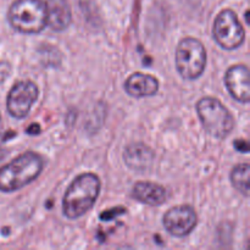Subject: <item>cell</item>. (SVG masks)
<instances>
[{
  "label": "cell",
  "mask_w": 250,
  "mask_h": 250,
  "mask_svg": "<svg viewBox=\"0 0 250 250\" xmlns=\"http://www.w3.org/2000/svg\"><path fill=\"white\" fill-rule=\"evenodd\" d=\"M27 132H28L29 134H38L39 132H41V127H39L38 124H33L27 128Z\"/></svg>",
  "instance_id": "17"
},
{
  "label": "cell",
  "mask_w": 250,
  "mask_h": 250,
  "mask_svg": "<svg viewBox=\"0 0 250 250\" xmlns=\"http://www.w3.org/2000/svg\"><path fill=\"white\" fill-rule=\"evenodd\" d=\"M160 83L154 76L148 73L134 72L125 81L124 89L129 97L148 98L153 97L159 92Z\"/></svg>",
  "instance_id": "11"
},
{
  "label": "cell",
  "mask_w": 250,
  "mask_h": 250,
  "mask_svg": "<svg viewBox=\"0 0 250 250\" xmlns=\"http://www.w3.org/2000/svg\"><path fill=\"white\" fill-rule=\"evenodd\" d=\"M124 161L131 170L136 172H144L153 165V149L144 143H132L124 150Z\"/></svg>",
  "instance_id": "12"
},
{
  "label": "cell",
  "mask_w": 250,
  "mask_h": 250,
  "mask_svg": "<svg viewBox=\"0 0 250 250\" xmlns=\"http://www.w3.org/2000/svg\"><path fill=\"white\" fill-rule=\"evenodd\" d=\"M48 26L55 32H62L72 22V12L67 0H46Z\"/></svg>",
  "instance_id": "13"
},
{
  "label": "cell",
  "mask_w": 250,
  "mask_h": 250,
  "mask_svg": "<svg viewBox=\"0 0 250 250\" xmlns=\"http://www.w3.org/2000/svg\"><path fill=\"white\" fill-rule=\"evenodd\" d=\"M208 62V54L204 44L197 38L187 37L176 48V70L187 81L198 80L204 73Z\"/></svg>",
  "instance_id": "5"
},
{
  "label": "cell",
  "mask_w": 250,
  "mask_h": 250,
  "mask_svg": "<svg viewBox=\"0 0 250 250\" xmlns=\"http://www.w3.org/2000/svg\"><path fill=\"white\" fill-rule=\"evenodd\" d=\"M45 160L34 151H26L0 167V192L14 193L31 185L43 172Z\"/></svg>",
  "instance_id": "2"
},
{
  "label": "cell",
  "mask_w": 250,
  "mask_h": 250,
  "mask_svg": "<svg viewBox=\"0 0 250 250\" xmlns=\"http://www.w3.org/2000/svg\"><path fill=\"white\" fill-rule=\"evenodd\" d=\"M102 190V181L93 172L75 177L62 198V214L68 220H77L87 214L97 203Z\"/></svg>",
  "instance_id": "1"
},
{
  "label": "cell",
  "mask_w": 250,
  "mask_h": 250,
  "mask_svg": "<svg viewBox=\"0 0 250 250\" xmlns=\"http://www.w3.org/2000/svg\"><path fill=\"white\" fill-rule=\"evenodd\" d=\"M195 109L202 126L210 136L217 139H225L233 131V116L217 98H202L198 100Z\"/></svg>",
  "instance_id": "4"
},
{
  "label": "cell",
  "mask_w": 250,
  "mask_h": 250,
  "mask_svg": "<svg viewBox=\"0 0 250 250\" xmlns=\"http://www.w3.org/2000/svg\"><path fill=\"white\" fill-rule=\"evenodd\" d=\"M234 148H236L237 150L241 151V153H243V154L249 153L248 142L243 141V139H241V141H239V139H236V141H234Z\"/></svg>",
  "instance_id": "16"
},
{
  "label": "cell",
  "mask_w": 250,
  "mask_h": 250,
  "mask_svg": "<svg viewBox=\"0 0 250 250\" xmlns=\"http://www.w3.org/2000/svg\"><path fill=\"white\" fill-rule=\"evenodd\" d=\"M249 175L250 166L248 163L238 164L232 168L231 173H229V181H231L233 188L244 197L249 195Z\"/></svg>",
  "instance_id": "14"
},
{
  "label": "cell",
  "mask_w": 250,
  "mask_h": 250,
  "mask_svg": "<svg viewBox=\"0 0 250 250\" xmlns=\"http://www.w3.org/2000/svg\"><path fill=\"white\" fill-rule=\"evenodd\" d=\"M2 133V119H1V115H0V136Z\"/></svg>",
  "instance_id": "18"
},
{
  "label": "cell",
  "mask_w": 250,
  "mask_h": 250,
  "mask_svg": "<svg viewBox=\"0 0 250 250\" xmlns=\"http://www.w3.org/2000/svg\"><path fill=\"white\" fill-rule=\"evenodd\" d=\"M39 97V88L33 81H19L12 85L6 98V110L14 119L22 120L28 116L29 111Z\"/></svg>",
  "instance_id": "7"
},
{
  "label": "cell",
  "mask_w": 250,
  "mask_h": 250,
  "mask_svg": "<svg viewBox=\"0 0 250 250\" xmlns=\"http://www.w3.org/2000/svg\"><path fill=\"white\" fill-rule=\"evenodd\" d=\"M163 225L168 234L176 238H183L194 231L198 225V215L190 205H176L165 212Z\"/></svg>",
  "instance_id": "8"
},
{
  "label": "cell",
  "mask_w": 250,
  "mask_h": 250,
  "mask_svg": "<svg viewBox=\"0 0 250 250\" xmlns=\"http://www.w3.org/2000/svg\"><path fill=\"white\" fill-rule=\"evenodd\" d=\"M7 21L22 34L41 33L48 26V12L44 0H16L7 11Z\"/></svg>",
  "instance_id": "3"
},
{
  "label": "cell",
  "mask_w": 250,
  "mask_h": 250,
  "mask_svg": "<svg viewBox=\"0 0 250 250\" xmlns=\"http://www.w3.org/2000/svg\"><path fill=\"white\" fill-rule=\"evenodd\" d=\"M212 36L215 42L225 50H236L246 41V31L238 15L231 9L220 12L214 21Z\"/></svg>",
  "instance_id": "6"
},
{
  "label": "cell",
  "mask_w": 250,
  "mask_h": 250,
  "mask_svg": "<svg viewBox=\"0 0 250 250\" xmlns=\"http://www.w3.org/2000/svg\"><path fill=\"white\" fill-rule=\"evenodd\" d=\"M225 85L236 102L248 104L250 102L249 68L247 65H234L226 71Z\"/></svg>",
  "instance_id": "9"
},
{
  "label": "cell",
  "mask_w": 250,
  "mask_h": 250,
  "mask_svg": "<svg viewBox=\"0 0 250 250\" xmlns=\"http://www.w3.org/2000/svg\"><path fill=\"white\" fill-rule=\"evenodd\" d=\"M11 65L7 61H0V84L5 82L11 75Z\"/></svg>",
  "instance_id": "15"
},
{
  "label": "cell",
  "mask_w": 250,
  "mask_h": 250,
  "mask_svg": "<svg viewBox=\"0 0 250 250\" xmlns=\"http://www.w3.org/2000/svg\"><path fill=\"white\" fill-rule=\"evenodd\" d=\"M131 197L138 203L149 207H160L167 200V190L161 185L148 181L134 183L131 189Z\"/></svg>",
  "instance_id": "10"
}]
</instances>
